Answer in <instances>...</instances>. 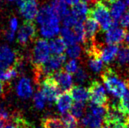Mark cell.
Wrapping results in <instances>:
<instances>
[{"mask_svg": "<svg viewBox=\"0 0 129 128\" xmlns=\"http://www.w3.org/2000/svg\"><path fill=\"white\" fill-rule=\"evenodd\" d=\"M35 19L40 27V34L44 38H52L60 32V18L50 4L43 5Z\"/></svg>", "mask_w": 129, "mask_h": 128, "instance_id": "6da1fadb", "label": "cell"}, {"mask_svg": "<svg viewBox=\"0 0 129 128\" xmlns=\"http://www.w3.org/2000/svg\"><path fill=\"white\" fill-rule=\"evenodd\" d=\"M101 78L108 92L115 98H121L126 92L127 84L123 80H122L111 68L107 67L103 69Z\"/></svg>", "mask_w": 129, "mask_h": 128, "instance_id": "7a4b0ae2", "label": "cell"}, {"mask_svg": "<svg viewBox=\"0 0 129 128\" xmlns=\"http://www.w3.org/2000/svg\"><path fill=\"white\" fill-rule=\"evenodd\" d=\"M89 16L96 21L101 29L105 31H106L114 22L110 16L109 7L102 1L98 0L95 2L92 8L90 9Z\"/></svg>", "mask_w": 129, "mask_h": 128, "instance_id": "3957f363", "label": "cell"}, {"mask_svg": "<svg viewBox=\"0 0 129 128\" xmlns=\"http://www.w3.org/2000/svg\"><path fill=\"white\" fill-rule=\"evenodd\" d=\"M49 42L44 38L37 39L32 52V62L35 66L42 65L50 57Z\"/></svg>", "mask_w": 129, "mask_h": 128, "instance_id": "277c9868", "label": "cell"}, {"mask_svg": "<svg viewBox=\"0 0 129 128\" xmlns=\"http://www.w3.org/2000/svg\"><path fill=\"white\" fill-rule=\"evenodd\" d=\"M46 101L50 105L56 103L57 98L60 94V89L57 86L55 80L52 76H48L45 77L41 82V90Z\"/></svg>", "mask_w": 129, "mask_h": 128, "instance_id": "5b68a950", "label": "cell"}, {"mask_svg": "<svg viewBox=\"0 0 129 128\" xmlns=\"http://www.w3.org/2000/svg\"><path fill=\"white\" fill-rule=\"evenodd\" d=\"M88 92H89V99L91 103L100 104V105H107L109 100L106 89L99 81H92L88 89Z\"/></svg>", "mask_w": 129, "mask_h": 128, "instance_id": "8992f818", "label": "cell"}, {"mask_svg": "<svg viewBox=\"0 0 129 128\" xmlns=\"http://www.w3.org/2000/svg\"><path fill=\"white\" fill-rule=\"evenodd\" d=\"M17 3L20 12L25 21H33L36 18L39 12L37 0H19Z\"/></svg>", "mask_w": 129, "mask_h": 128, "instance_id": "52a82bcc", "label": "cell"}, {"mask_svg": "<svg viewBox=\"0 0 129 128\" xmlns=\"http://www.w3.org/2000/svg\"><path fill=\"white\" fill-rule=\"evenodd\" d=\"M127 32L123 28L118 26V21H114L106 31L105 34V41L107 44H119L124 41Z\"/></svg>", "mask_w": 129, "mask_h": 128, "instance_id": "ba28073f", "label": "cell"}, {"mask_svg": "<svg viewBox=\"0 0 129 128\" xmlns=\"http://www.w3.org/2000/svg\"><path fill=\"white\" fill-rule=\"evenodd\" d=\"M36 36V26L32 21H25L21 25L17 33V42L22 46L26 45L29 41H32Z\"/></svg>", "mask_w": 129, "mask_h": 128, "instance_id": "9c48e42d", "label": "cell"}, {"mask_svg": "<svg viewBox=\"0 0 129 128\" xmlns=\"http://www.w3.org/2000/svg\"><path fill=\"white\" fill-rule=\"evenodd\" d=\"M18 55L15 51L7 45L0 46V69H8L13 66Z\"/></svg>", "mask_w": 129, "mask_h": 128, "instance_id": "30bf717a", "label": "cell"}, {"mask_svg": "<svg viewBox=\"0 0 129 128\" xmlns=\"http://www.w3.org/2000/svg\"><path fill=\"white\" fill-rule=\"evenodd\" d=\"M51 76L53 77L57 86L62 92H70L74 87L73 77L70 75V73L66 72V70L59 69L58 71L55 72Z\"/></svg>", "mask_w": 129, "mask_h": 128, "instance_id": "8fae6325", "label": "cell"}, {"mask_svg": "<svg viewBox=\"0 0 129 128\" xmlns=\"http://www.w3.org/2000/svg\"><path fill=\"white\" fill-rule=\"evenodd\" d=\"M16 93L19 97L22 99H29L34 93V88L30 81L28 77H22L16 84Z\"/></svg>", "mask_w": 129, "mask_h": 128, "instance_id": "7c38bea8", "label": "cell"}, {"mask_svg": "<svg viewBox=\"0 0 129 128\" xmlns=\"http://www.w3.org/2000/svg\"><path fill=\"white\" fill-rule=\"evenodd\" d=\"M83 28L84 32H85V42L84 43L94 41L95 36H96L100 28V25L96 22V21H95L91 16L86 18L83 21Z\"/></svg>", "mask_w": 129, "mask_h": 128, "instance_id": "4fadbf2b", "label": "cell"}, {"mask_svg": "<svg viewBox=\"0 0 129 128\" xmlns=\"http://www.w3.org/2000/svg\"><path fill=\"white\" fill-rule=\"evenodd\" d=\"M104 124V119L88 112L81 118L80 125L83 128H101Z\"/></svg>", "mask_w": 129, "mask_h": 128, "instance_id": "5bb4252c", "label": "cell"}, {"mask_svg": "<svg viewBox=\"0 0 129 128\" xmlns=\"http://www.w3.org/2000/svg\"><path fill=\"white\" fill-rule=\"evenodd\" d=\"M119 49V47L117 44H108L106 47L101 48H100V56L103 62L106 64H110V62L114 61L116 58L117 53Z\"/></svg>", "mask_w": 129, "mask_h": 128, "instance_id": "9a60e30c", "label": "cell"}, {"mask_svg": "<svg viewBox=\"0 0 129 128\" xmlns=\"http://www.w3.org/2000/svg\"><path fill=\"white\" fill-rule=\"evenodd\" d=\"M56 103L57 109L60 113L63 114L70 111L73 104V98L69 92H64L62 94L59 95Z\"/></svg>", "mask_w": 129, "mask_h": 128, "instance_id": "2e32d148", "label": "cell"}, {"mask_svg": "<svg viewBox=\"0 0 129 128\" xmlns=\"http://www.w3.org/2000/svg\"><path fill=\"white\" fill-rule=\"evenodd\" d=\"M127 5L123 0H114L110 4V12L112 19L114 21H118L123 13L126 12Z\"/></svg>", "mask_w": 129, "mask_h": 128, "instance_id": "e0dca14e", "label": "cell"}, {"mask_svg": "<svg viewBox=\"0 0 129 128\" xmlns=\"http://www.w3.org/2000/svg\"><path fill=\"white\" fill-rule=\"evenodd\" d=\"M88 57V66L91 70L94 73H100L103 70L104 62L101 60L99 52H94L87 54Z\"/></svg>", "mask_w": 129, "mask_h": 128, "instance_id": "ac0fdd59", "label": "cell"}, {"mask_svg": "<svg viewBox=\"0 0 129 128\" xmlns=\"http://www.w3.org/2000/svg\"><path fill=\"white\" fill-rule=\"evenodd\" d=\"M70 92L73 100H75L76 102H85L89 99L88 89L82 86H74L71 88Z\"/></svg>", "mask_w": 129, "mask_h": 128, "instance_id": "d6986e66", "label": "cell"}, {"mask_svg": "<svg viewBox=\"0 0 129 128\" xmlns=\"http://www.w3.org/2000/svg\"><path fill=\"white\" fill-rule=\"evenodd\" d=\"M49 48L51 52L54 53L55 55H60L66 50L67 44L61 37H57L50 41Z\"/></svg>", "mask_w": 129, "mask_h": 128, "instance_id": "ffe728a7", "label": "cell"}, {"mask_svg": "<svg viewBox=\"0 0 129 128\" xmlns=\"http://www.w3.org/2000/svg\"><path fill=\"white\" fill-rule=\"evenodd\" d=\"M50 5L52 6V8L59 16L60 18H63L70 12L68 4L64 0H51Z\"/></svg>", "mask_w": 129, "mask_h": 128, "instance_id": "44dd1931", "label": "cell"}, {"mask_svg": "<svg viewBox=\"0 0 129 128\" xmlns=\"http://www.w3.org/2000/svg\"><path fill=\"white\" fill-rule=\"evenodd\" d=\"M89 11L90 8H88V4L79 2L76 5L72 7V11H71V12L74 13L79 21H83L87 18V15H89Z\"/></svg>", "mask_w": 129, "mask_h": 128, "instance_id": "7402d4cb", "label": "cell"}, {"mask_svg": "<svg viewBox=\"0 0 129 128\" xmlns=\"http://www.w3.org/2000/svg\"><path fill=\"white\" fill-rule=\"evenodd\" d=\"M18 71L15 66H11L8 69H0V81L3 82H8L12 79L16 78L18 75Z\"/></svg>", "mask_w": 129, "mask_h": 128, "instance_id": "603a6c76", "label": "cell"}, {"mask_svg": "<svg viewBox=\"0 0 129 128\" xmlns=\"http://www.w3.org/2000/svg\"><path fill=\"white\" fill-rule=\"evenodd\" d=\"M60 34H61V38L64 40L67 45H72L77 43L72 28L63 26L62 29H60Z\"/></svg>", "mask_w": 129, "mask_h": 128, "instance_id": "cb8c5ba5", "label": "cell"}, {"mask_svg": "<svg viewBox=\"0 0 129 128\" xmlns=\"http://www.w3.org/2000/svg\"><path fill=\"white\" fill-rule=\"evenodd\" d=\"M117 63L118 65L123 66L129 63V48L127 46H123L119 48L116 56Z\"/></svg>", "mask_w": 129, "mask_h": 128, "instance_id": "d4e9b609", "label": "cell"}, {"mask_svg": "<svg viewBox=\"0 0 129 128\" xmlns=\"http://www.w3.org/2000/svg\"><path fill=\"white\" fill-rule=\"evenodd\" d=\"M86 106L84 102H75L72 104L70 108V114L73 115L76 119L82 118V117L84 115L85 113Z\"/></svg>", "mask_w": 129, "mask_h": 128, "instance_id": "484cf974", "label": "cell"}, {"mask_svg": "<svg viewBox=\"0 0 129 128\" xmlns=\"http://www.w3.org/2000/svg\"><path fill=\"white\" fill-rule=\"evenodd\" d=\"M60 120L63 124V128H81L76 118L70 113H63Z\"/></svg>", "mask_w": 129, "mask_h": 128, "instance_id": "4316f807", "label": "cell"}, {"mask_svg": "<svg viewBox=\"0 0 129 128\" xmlns=\"http://www.w3.org/2000/svg\"><path fill=\"white\" fill-rule=\"evenodd\" d=\"M74 36H75L77 42H85V32L83 28V21H79L77 24L72 27Z\"/></svg>", "mask_w": 129, "mask_h": 128, "instance_id": "83f0119b", "label": "cell"}, {"mask_svg": "<svg viewBox=\"0 0 129 128\" xmlns=\"http://www.w3.org/2000/svg\"><path fill=\"white\" fill-rule=\"evenodd\" d=\"M88 110L94 115L104 119L106 114V105H100V104L90 103L88 105Z\"/></svg>", "mask_w": 129, "mask_h": 128, "instance_id": "f1b7e54d", "label": "cell"}, {"mask_svg": "<svg viewBox=\"0 0 129 128\" xmlns=\"http://www.w3.org/2000/svg\"><path fill=\"white\" fill-rule=\"evenodd\" d=\"M43 128H63L61 120L57 117H47L43 122Z\"/></svg>", "mask_w": 129, "mask_h": 128, "instance_id": "f546056e", "label": "cell"}, {"mask_svg": "<svg viewBox=\"0 0 129 128\" xmlns=\"http://www.w3.org/2000/svg\"><path fill=\"white\" fill-rule=\"evenodd\" d=\"M81 53H82V48H81V46L78 45L77 43L69 45V47L66 48V55L71 59L79 58Z\"/></svg>", "mask_w": 129, "mask_h": 128, "instance_id": "4dcf8cb0", "label": "cell"}, {"mask_svg": "<svg viewBox=\"0 0 129 128\" xmlns=\"http://www.w3.org/2000/svg\"><path fill=\"white\" fill-rule=\"evenodd\" d=\"M34 103L37 109H43L46 105V99L41 91H38L34 95Z\"/></svg>", "mask_w": 129, "mask_h": 128, "instance_id": "1f68e13d", "label": "cell"}, {"mask_svg": "<svg viewBox=\"0 0 129 128\" xmlns=\"http://www.w3.org/2000/svg\"><path fill=\"white\" fill-rule=\"evenodd\" d=\"M62 19H63V26L69 27V28H72V27H74L79 21V20L77 18V16L71 12H70L69 14H67L66 16H64Z\"/></svg>", "mask_w": 129, "mask_h": 128, "instance_id": "d6a6232c", "label": "cell"}, {"mask_svg": "<svg viewBox=\"0 0 129 128\" xmlns=\"http://www.w3.org/2000/svg\"><path fill=\"white\" fill-rule=\"evenodd\" d=\"M88 79V73L83 68H79L74 73V80L78 84H83Z\"/></svg>", "mask_w": 129, "mask_h": 128, "instance_id": "836d02e7", "label": "cell"}, {"mask_svg": "<svg viewBox=\"0 0 129 128\" xmlns=\"http://www.w3.org/2000/svg\"><path fill=\"white\" fill-rule=\"evenodd\" d=\"M119 105L121 107V109L128 115L129 114V88L127 89L126 92L121 97Z\"/></svg>", "mask_w": 129, "mask_h": 128, "instance_id": "e575fe53", "label": "cell"}, {"mask_svg": "<svg viewBox=\"0 0 129 128\" xmlns=\"http://www.w3.org/2000/svg\"><path fill=\"white\" fill-rule=\"evenodd\" d=\"M79 69V65L76 59H71L64 65V70L69 73H74Z\"/></svg>", "mask_w": 129, "mask_h": 128, "instance_id": "d590c367", "label": "cell"}, {"mask_svg": "<svg viewBox=\"0 0 129 128\" xmlns=\"http://www.w3.org/2000/svg\"><path fill=\"white\" fill-rule=\"evenodd\" d=\"M12 114H10V113L8 112V110L6 109L4 106L0 105V117L5 121V122L8 123L10 120L12 118Z\"/></svg>", "mask_w": 129, "mask_h": 128, "instance_id": "8d00e7d4", "label": "cell"}, {"mask_svg": "<svg viewBox=\"0 0 129 128\" xmlns=\"http://www.w3.org/2000/svg\"><path fill=\"white\" fill-rule=\"evenodd\" d=\"M119 24L123 28H127L129 26V11L124 12L123 16L120 17Z\"/></svg>", "mask_w": 129, "mask_h": 128, "instance_id": "74e56055", "label": "cell"}, {"mask_svg": "<svg viewBox=\"0 0 129 128\" xmlns=\"http://www.w3.org/2000/svg\"><path fill=\"white\" fill-rule=\"evenodd\" d=\"M18 29V20L16 17H12L9 21V29L13 32H16Z\"/></svg>", "mask_w": 129, "mask_h": 128, "instance_id": "f35d334b", "label": "cell"}, {"mask_svg": "<svg viewBox=\"0 0 129 128\" xmlns=\"http://www.w3.org/2000/svg\"><path fill=\"white\" fill-rule=\"evenodd\" d=\"M4 36H5V38L7 41L9 42H12L14 41V39H15V32H13L12 30L9 29L8 31L5 32Z\"/></svg>", "mask_w": 129, "mask_h": 128, "instance_id": "ab89813d", "label": "cell"}, {"mask_svg": "<svg viewBox=\"0 0 129 128\" xmlns=\"http://www.w3.org/2000/svg\"><path fill=\"white\" fill-rule=\"evenodd\" d=\"M107 126H110V128H126V123H114Z\"/></svg>", "mask_w": 129, "mask_h": 128, "instance_id": "60d3db41", "label": "cell"}, {"mask_svg": "<svg viewBox=\"0 0 129 128\" xmlns=\"http://www.w3.org/2000/svg\"><path fill=\"white\" fill-rule=\"evenodd\" d=\"M64 1H66V3L68 5L73 7L74 5H76L77 3H79L80 2V0H64Z\"/></svg>", "mask_w": 129, "mask_h": 128, "instance_id": "b9f144b4", "label": "cell"}, {"mask_svg": "<svg viewBox=\"0 0 129 128\" xmlns=\"http://www.w3.org/2000/svg\"><path fill=\"white\" fill-rule=\"evenodd\" d=\"M6 124H7V122L2 118L1 117H0V128H4Z\"/></svg>", "mask_w": 129, "mask_h": 128, "instance_id": "7bdbcfd3", "label": "cell"}, {"mask_svg": "<svg viewBox=\"0 0 129 128\" xmlns=\"http://www.w3.org/2000/svg\"><path fill=\"white\" fill-rule=\"evenodd\" d=\"M3 91H4V86H3V82L0 81V96L3 93Z\"/></svg>", "mask_w": 129, "mask_h": 128, "instance_id": "ee69618b", "label": "cell"}, {"mask_svg": "<svg viewBox=\"0 0 129 128\" xmlns=\"http://www.w3.org/2000/svg\"><path fill=\"white\" fill-rule=\"evenodd\" d=\"M124 41L126 42V44L127 45V47L129 48V33H127L126 34V37H125V39Z\"/></svg>", "mask_w": 129, "mask_h": 128, "instance_id": "f6af8a7d", "label": "cell"}, {"mask_svg": "<svg viewBox=\"0 0 129 128\" xmlns=\"http://www.w3.org/2000/svg\"><path fill=\"white\" fill-rule=\"evenodd\" d=\"M101 1H102L103 3H105L108 6V4H110V3L113 1H114V0H101Z\"/></svg>", "mask_w": 129, "mask_h": 128, "instance_id": "bcb514c9", "label": "cell"}, {"mask_svg": "<svg viewBox=\"0 0 129 128\" xmlns=\"http://www.w3.org/2000/svg\"><path fill=\"white\" fill-rule=\"evenodd\" d=\"M80 2L82 3H87V4H88L90 2H92V0H80Z\"/></svg>", "mask_w": 129, "mask_h": 128, "instance_id": "7dc6e473", "label": "cell"}, {"mask_svg": "<svg viewBox=\"0 0 129 128\" xmlns=\"http://www.w3.org/2000/svg\"><path fill=\"white\" fill-rule=\"evenodd\" d=\"M123 2L127 6H129V0H123Z\"/></svg>", "mask_w": 129, "mask_h": 128, "instance_id": "c3c4849f", "label": "cell"}, {"mask_svg": "<svg viewBox=\"0 0 129 128\" xmlns=\"http://www.w3.org/2000/svg\"><path fill=\"white\" fill-rule=\"evenodd\" d=\"M101 128H110V126H107V125H106V124H105L104 126H102V127H101Z\"/></svg>", "mask_w": 129, "mask_h": 128, "instance_id": "681fc988", "label": "cell"}, {"mask_svg": "<svg viewBox=\"0 0 129 128\" xmlns=\"http://www.w3.org/2000/svg\"><path fill=\"white\" fill-rule=\"evenodd\" d=\"M126 128H129V121L126 123Z\"/></svg>", "mask_w": 129, "mask_h": 128, "instance_id": "f907efd6", "label": "cell"}, {"mask_svg": "<svg viewBox=\"0 0 129 128\" xmlns=\"http://www.w3.org/2000/svg\"><path fill=\"white\" fill-rule=\"evenodd\" d=\"M7 1H9V2H15V1H19V0H7Z\"/></svg>", "mask_w": 129, "mask_h": 128, "instance_id": "816d5d0a", "label": "cell"}, {"mask_svg": "<svg viewBox=\"0 0 129 128\" xmlns=\"http://www.w3.org/2000/svg\"><path fill=\"white\" fill-rule=\"evenodd\" d=\"M97 0H92V2H96Z\"/></svg>", "mask_w": 129, "mask_h": 128, "instance_id": "f5cc1de1", "label": "cell"}, {"mask_svg": "<svg viewBox=\"0 0 129 128\" xmlns=\"http://www.w3.org/2000/svg\"><path fill=\"white\" fill-rule=\"evenodd\" d=\"M128 121H129V114H128Z\"/></svg>", "mask_w": 129, "mask_h": 128, "instance_id": "db71d44e", "label": "cell"}, {"mask_svg": "<svg viewBox=\"0 0 129 128\" xmlns=\"http://www.w3.org/2000/svg\"><path fill=\"white\" fill-rule=\"evenodd\" d=\"M0 2H1V0H0Z\"/></svg>", "mask_w": 129, "mask_h": 128, "instance_id": "11a10c76", "label": "cell"}]
</instances>
